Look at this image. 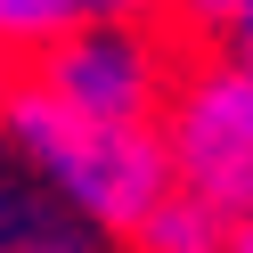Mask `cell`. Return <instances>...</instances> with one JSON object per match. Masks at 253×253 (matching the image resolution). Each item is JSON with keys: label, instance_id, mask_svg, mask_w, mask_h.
Here are the masks:
<instances>
[{"label": "cell", "instance_id": "cell-1", "mask_svg": "<svg viewBox=\"0 0 253 253\" xmlns=\"http://www.w3.org/2000/svg\"><path fill=\"white\" fill-rule=\"evenodd\" d=\"M0 123H8V139L49 171L57 204H66L82 229L131 237L139 220H147V204L171 188V155H164V131H155V123H123V131L74 123L66 106H57L49 90H33V82H8Z\"/></svg>", "mask_w": 253, "mask_h": 253}, {"label": "cell", "instance_id": "cell-2", "mask_svg": "<svg viewBox=\"0 0 253 253\" xmlns=\"http://www.w3.org/2000/svg\"><path fill=\"white\" fill-rule=\"evenodd\" d=\"M164 155H171V188L204 196L220 220L253 212V74L212 57V66H188L164 90Z\"/></svg>", "mask_w": 253, "mask_h": 253}, {"label": "cell", "instance_id": "cell-3", "mask_svg": "<svg viewBox=\"0 0 253 253\" xmlns=\"http://www.w3.org/2000/svg\"><path fill=\"white\" fill-rule=\"evenodd\" d=\"M33 90H49L74 123H106V131L155 123V115H164V90H171L164 41L139 33L131 17H90V25H74V33L41 41Z\"/></svg>", "mask_w": 253, "mask_h": 253}, {"label": "cell", "instance_id": "cell-4", "mask_svg": "<svg viewBox=\"0 0 253 253\" xmlns=\"http://www.w3.org/2000/svg\"><path fill=\"white\" fill-rule=\"evenodd\" d=\"M0 253H90V229L49 196H25V188L0 180Z\"/></svg>", "mask_w": 253, "mask_h": 253}, {"label": "cell", "instance_id": "cell-5", "mask_svg": "<svg viewBox=\"0 0 253 253\" xmlns=\"http://www.w3.org/2000/svg\"><path fill=\"white\" fill-rule=\"evenodd\" d=\"M131 237L147 253H220V245H229V220H220L204 196H188V188H164Z\"/></svg>", "mask_w": 253, "mask_h": 253}, {"label": "cell", "instance_id": "cell-6", "mask_svg": "<svg viewBox=\"0 0 253 253\" xmlns=\"http://www.w3.org/2000/svg\"><path fill=\"white\" fill-rule=\"evenodd\" d=\"M155 8H164V41H220L245 0H155Z\"/></svg>", "mask_w": 253, "mask_h": 253}, {"label": "cell", "instance_id": "cell-7", "mask_svg": "<svg viewBox=\"0 0 253 253\" xmlns=\"http://www.w3.org/2000/svg\"><path fill=\"white\" fill-rule=\"evenodd\" d=\"M220 57L253 74V0H245V8H237V17H229V33H220Z\"/></svg>", "mask_w": 253, "mask_h": 253}, {"label": "cell", "instance_id": "cell-8", "mask_svg": "<svg viewBox=\"0 0 253 253\" xmlns=\"http://www.w3.org/2000/svg\"><path fill=\"white\" fill-rule=\"evenodd\" d=\"M139 8H155V0H66L74 25H90V17H139Z\"/></svg>", "mask_w": 253, "mask_h": 253}, {"label": "cell", "instance_id": "cell-9", "mask_svg": "<svg viewBox=\"0 0 253 253\" xmlns=\"http://www.w3.org/2000/svg\"><path fill=\"white\" fill-rule=\"evenodd\" d=\"M220 253H253V212H245V220H229V245H220Z\"/></svg>", "mask_w": 253, "mask_h": 253}, {"label": "cell", "instance_id": "cell-10", "mask_svg": "<svg viewBox=\"0 0 253 253\" xmlns=\"http://www.w3.org/2000/svg\"><path fill=\"white\" fill-rule=\"evenodd\" d=\"M0 106H8V41H0Z\"/></svg>", "mask_w": 253, "mask_h": 253}]
</instances>
